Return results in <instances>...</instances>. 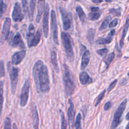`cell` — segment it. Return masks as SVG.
Segmentation results:
<instances>
[{
	"label": "cell",
	"mask_w": 129,
	"mask_h": 129,
	"mask_svg": "<svg viewBox=\"0 0 129 129\" xmlns=\"http://www.w3.org/2000/svg\"><path fill=\"white\" fill-rule=\"evenodd\" d=\"M32 75L37 92L46 93L49 90L50 81L47 66L41 60L36 61L33 66Z\"/></svg>",
	"instance_id": "6da1fadb"
},
{
	"label": "cell",
	"mask_w": 129,
	"mask_h": 129,
	"mask_svg": "<svg viewBox=\"0 0 129 129\" xmlns=\"http://www.w3.org/2000/svg\"><path fill=\"white\" fill-rule=\"evenodd\" d=\"M63 82L66 93L68 96L72 95L75 89V85L73 76L70 71L69 68L66 64L62 66Z\"/></svg>",
	"instance_id": "7a4b0ae2"
},
{
	"label": "cell",
	"mask_w": 129,
	"mask_h": 129,
	"mask_svg": "<svg viewBox=\"0 0 129 129\" xmlns=\"http://www.w3.org/2000/svg\"><path fill=\"white\" fill-rule=\"evenodd\" d=\"M61 38L62 44L65 49L67 57L70 62H72L74 61L75 58V54L73 50L74 41L70 35L67 32H62L61 34Z\"/></svg>",
	"instance_id": "3957f363"
},
{
	"label": "cell",
	"mask_w": 129,
	"mask_h": 129,
	"mask_svg": "<svg viewBox=\"0 0 129 129\" xmlns=\"http://www.w3.org/2000/svg\"><path fill=\"white\" fill-rule=\"evenodd\" d=\"M12 64L10 61L8 62V71L9 72V75L10 77L11 81V92L12 94H15L17 83L18 80V72L19 69L18 68H16L12 65Z\"/></svg>",
	"instance_id": "277c9868"
},
{
	"label": "cell",
	"mask_w": 129,
	"mask_h": 129,
	"mask_svg": "<svg viewBox=\"0 0 129 129\" xmlns=\"http://www.w3.org/2000/svg\"><path fill=\"white\" fill-rule=\"evenodd\" d=\"M127 103V99H125L118 106L117 108L116 109L114 115H113V119L111 123V129H114L116 128L120 122V118L122 113H123L126 104Z\"/></svg>",
	"instance_id": "5b68a950"
},
{
	"label": "cell",
	"mask_w": 129,
	"mask_h": 129,
	"mask_svg": "<svg viewBox=\"0 0 129 129\" xmlns=\"http://www.w3.org/2000/svg\"><path fill=\"white\" fill-rule=\"evenodd\" d=\"M59 10L61 14L62 27L64 30H68L69 29L72 24V16L70 12H67L61 6L59 7Z\"/></svg>",
	"instance_id": "8992f818"
},
{
	"label": "cell",
	"mask_w": 129,
	"mask_h": 129,
	"mask_svg": "<svg viewBox=\"0 0 129 129\" xmlns=\"http://www.w3.org/2000/svg\"><path fill=\"white\" fill-rule=\"evenodd\" d=\"M9 44L13 47H19L21 48H25V43L19 32H16L15 35L11 33L9 39Z\"/></svg>",
	"instance_id": "52a82bcc"
},
{
	"label": "cell",
	"mask_w": 129,
	"mask_h": 129,
	"mask_svg": "<svg viewBox=\"0 0 129 129\" xmlns=\"http://www.w3.org/2000/svg\"><path fill=\"white\" fill-rule=\"evenodd\" d=\"M30 89V84L28 80H26L23 86L20 95V106H25L28 101Z\"/></svg>",
	"instance_id": "ba28073f"
},
{
	"label": "cell",
	"mask_w": 129,
	"mask_h": 129,
	"mask_svg": "<svg viewBox=\"0 0 129 129\" xmlns=\"http://www.w3.org/2000/svg\"><path fill=\"white\" fill-rule=\"evenodd\" d=\"M51 25L52 31V37L54 42L58 45V31H57V21L56 14L54 10H51Z\"/></svg>",
	"instance_id": "9c48e42d"
},
{
	"label": "cell",
	"mask_w": 129,
	"mask_h": 129,
	"mask_svg": "<svg viewBox=\"0 0 129 129\" xmlns=\"http://www.w3.org/2000/svg\"><path fill=\"white\" fill-rule=\"evenodd\" d=\"M11 20L9 17H7L5 19V20L4 22L3 29L1 33V44H3L6 40L9 37V33L10 30Z\"/></svg>",
	"instance_id": "30bf717a"
},
{
	"label": "cell",
	"mask_w": 129,
	"mask_h": 129,
	"mask_svg": "<svg viewBox=\"0 0 129 129\" xmlns=\"http://www.w3.org/2000/svg\"><path fill=\"white\" fill-rule=\"evenodd\" d=\"M12 18L15 22H21L24 18L22 13L20 4L19 2H15L12 12Z\"/></svg>",
	"instance_id": "8fae6325"
},
{
	"label": "cell",
	"mask_w": 129,
	"mask_h": 129,
	"mask_svg": "<svg viewBox=\"0 0 129 129\" xmlns=\"http://www.w3.org/2000/svg\"><path fill=\"white\" fill-rule=\"evenodd\" d=\"M49 7L48 3L46 4L45 8L44 13L43 19V30L44 35L45 38H47L48 35V18H49Z\"/></svg>",
	"instance_id": "7c38bea8"
},
{
	"label": "cell",
	"mask_w": 129,
	"mask_h": 129,
	"mask_svg": "<svg viewBox=\"0 0 129 129\" xmlns=\"http://www.w3.org/2000/svg\"><path fill=\"white\" fill-rule=\"evenodd\" d=\"M32 123L34 129H39V117L36 105H32L31 107Z\"/></svg>",
	"instance_id": "4fadbf2b"
},
{
	"label": "cell",
	"mask_w": 129,
	"mask_h": 129,
	"mask_svg": "<svg viewBox=\"0 0 129 129\" xmlns=\"http://www.w3.org/2000/svg\"><path fill=\"white\" fill-rule=\"evenodd\" d=\"M25 55L26 51L25 50H22L16 52L12 56V63L15 65L19 64L23 60Z\"/></svg>",
	"instance_id": "5bb4252c"
},
{
	"label": "cell",
	"mask_w": 129,
	"mask_h": 129,
	"mask_svg": "<svg viewBox=\"0 0 129 129\" xmlns=\"http://www.w3.org/2000/svg\"><path fill=\"white\" fill-rule=\"evenodd\" d=\"M115 34V30L112 29L108 33L105 38H99L96 41V43L98 44H106L111 42L113 36Z\"/></svg>",
	"instance_id": "9a60e30c"
},
{
	"label": "cell",
	"mask_w": 129,
	"mask_h": 129,
	"mask_svg": "<svg viewBox=\"0 0 129 129\" xmlns=\"http://www.w3.org/2000/svg\"><path fill=\"white\" fill-rule=\"evenodd\" d=\"M35 27L33 24L30 23L28 26V31L26 33V39L28 46L30 44L32 41L35 36Z\"/></svg>",
	"instance_id": "2e32d148"
},
{
	"label": "cell",
	"mask_w": 129,
	"mask_h": 129,
	"mask_svg": "<svg viewBox=\"0 0 129 129\" xmlns=\"http://www.w3.org/2000/svg\"><path fill=\"white\" fill-rule=\"evenodd\" d=\"M69 103L70 104L68 109V116L69 118V121L71 125H73L74 121L75 111L74 106L73 102L71 99H69Z\"/></svg>",
	"instance_id": "e0dca14e"
},
{
	"label": "cell",
	"mask_w": 129,
	"mask_h": 129,
	"mask_svg": "<svg viewBox=\"0 0 129 129\" xmlns=\"http://www.w3.org/2000/svg\"><path fill=\"white\" fill-rule=\"evenodd\" d=\"M45 1H38L37 4V14L36 18V22L39 23L42 14L44 10Z\"/></svg>",
	"instance_id": "ac0fdd59"
},
{
	"label": "cell",
	"mask_w": 129,
	"mask_h": 129,
	"mask_svg": "<svg viewBox=\"0 0 129 129\" xmlns=\"http://www.w3.org/2000/svg\"><path fill=\"white\" fill-rule=\"evenodd\" d=\"M90 53L88 50H86L84 52V53L82 57L81 65V70H84L87 67L90 59Z\"/></svg>",
	"instance_id": "d6986e66"
},
{
	"label": "cell",
	"mask_w": 129,
	"mask_h": 129,
	"mask_svg": "<svg viewBox=\"0 0 129 129\" xmlns=\"http://www.w3.org/2000/svg\"><path fill=\"white\" fill-rule=\"evenodd\" d=\"M128 27H129V14L126 17V21H125V24L123 26V30H122V31L121 37V39H120V42H119L120 46H121V47H122L123 46L124 39V38H125V35L126 34V32L127 31Z\"/></svg>",
	"instance_id": "ffe728a7"
},
{
	"label": "cell",
	"mask_w": 129,
	"mask_h": 129,
	"mask_svg": "<svg viewBox=\"0 0 129 129\" xmlns=\"http://www.w3.org/2000/svg\"><path fill=\"white\" fill-rule=\"evenodd\" d=\"M79 80L82 85H86L92 82L88 74L86 72H82L79 74Z\"/></svg>",
	"instance_id": "44dd1931"
},
{
	"label": "cell",
	"mask_w": 129,
	"mask_h": 129,
	"mask_svg": "<svg viewBox=\"0 0 129 129\" xmlns=\"http://www.w3.org/2000/svg\"><path fill=\"white\" fill-rule=\"evenodd\" d=\"M42 36V30L40 29H39L36 31V33L35 34V36L33 40L31 42L30 44L28 46L29 47H32L33 46H35L38 45L39 43L41 38Z\"/></svg>",
	"instance_id": "7402d4cb"
},
{
	"label": "cell",
	"mask_w": 129,
	"mask_h": 129,
	"mask_svg": "<svg viewBox=\"0 0 129 129\" xmlns=\"http://www.w3.org/2000/svg\"><path fill=\"white\" fill-rule=\"evenodd\" d=\"M50 58L52 64L55 71V72L58 73L59 72V68L57 62V55L55 51L52 50L50 52Z\"/></svg>",
	"instance_id": "603a6c76"
},
{
	"label": "cell",
	"mask_w": 129,
	"mask_h": 129,
	"mask_svg": "<svg viewBox=\"0 0 129 129\" xmlns=\"http://www.w3.org/2000/svg\"><path fill=\"white\" fill-rule=\"evenodd\" d=\"M76 11L77 12L78 15L79 16L80 21L83 23H86L87 20V17L82 7L80 6H77L76 7Z\"/></svg>",
	"instance_id": "cb8c5ba5"
},
{
	"label": "cell",
	"mask_w": 129,
	"mask_h": 129,
	"mask_svg": "<svg viewBox=\"0 0 129 129\" xmlns=\"http://www.w3.org/2000/svg\"><path fill=\"white\" fill-rule=\"evenodd\" d=\"M35 3H36L35 1L31 0L30 1V9H29V12L28 13V15H29V20L30 21H32L33 19V14H34V12L35 7Z\"/></svg>",
	"instance_id": "d4e9b609"
},
{
	"label": "cell",
	"mask_w": 129,
	"mask_h": 129,
	"mask_svg": "<svg viewBox=\"0 0 129 129\" xmlns=\"http://www.w3.org/2000/svg\"><path fill=\"white\" fill-rule=\"evenodd\" d=\"M60 120H61V129H67V122L64 113L61 110H59Z\"/></svg>",
	"instance_id": "484cf974"
},
{
	"label": "cell",
	"mask_w": 129,
	"mask_h": 129,
	"mask_svg": "<svg viewBox=\"0 0 129 129\" xmlns=\"http://www.w3.org/2000/svg\"><path fill=\"white\" fill-rule=\"evenodd\" d=\"M94 36H95V30L92 28H91L89 30H88L87 34V38L91 44H92L93 42Z\"/></svg>",
	"instance_id": "4316f807"
},
{
	"label": "cell",
	"mask_w": 129,
	"mask_h": 129,
	"mask_svg": "<svg viewBox=\"0 0 129 129\" xmlns=\"http://www.w3.org/2000/svg\"><path fill=\"white\" fill-rule=\"evenodd\" d=\"M114 57H115L114 53L111 52V53H109L107 56V57L104 59V62H105V63L106 65V68H107L108 67V66H109L110 63L112 62V61L114 59Z\"/></svg>",
	"instance_id": "83f0119b"
},
{
	"label": "cell",
	"mask_w": 129,
	"mask_h": 129,
	"mask_svg": "<svg viewBox=\"0 0 129 129\" xmlns=\"http://www.w3.org/2000/svg\"><path fill=\"white\" fill-rule=\"evenodd\" d=\"M111 16H110V15L107 16L104 19V20H103V22L102 23L101 26H100V27L99 28V30H104V29H106V27L108 26V24L109 21L111 20Z\"/></svg>",
	"instance_id": "f1b7e54d"
},
{
	"label": "cell",
	"mask_w": 129,
	"mask_h": 129,
	"mask_svg": "<svg viewBox=\"0 0 129 129\" xmlns=\"http://www.w3.org/2000/svg\"><path fill=\"white\" fill-rule=\"evenodd\" d=\"M74 126H75V129H82L81 114L80 113H79L77 116Z\"/></svg>",
	"instance_id": "f546056e"
},
{
	"label": "cell",
	"mask_w": 129,
	"mask_h": 129,
	"mask_svg": "<svg viewBox=\"0 0 129 129\" xmlns=\"http://www.w3.org/2000/svg\"><path fill=\"white\" fill-rule=\"evenodd\" d=\"M101 12H91L89 14V19L92 21H94L98 19L100 17Z\"/></svg>",
	"instance_id": "4dcf8cb0"
},
{
	"label": "cell",
	"mask_w": 129,
	"mask_h": 129,
	"mask_svg": "<svg viewBox=\"0 0 129 129\" xmlns=\"http://www.w3.org/2000/svg\"><path fill=\"white\" fill-rule=\"evenodd\" d=\"M4 129H11V119L9 117H7L5 119Z\"/></svg>",
	"instance_id": "1f68e13d"
},
{
	"label": "cell",
	"mask_w": 129,
	"mask_h": 129,
	"mask_svg": "<svg viewBox=\"0 0 129 129\" xmlns=\"http://www.w3.org/2000/svg\"><path fill=\"white\" fill-rule=\"evenodd\" d=\"M105 93V90H104L103 91H102L100 94L98 96L97 98L96 99V100L95 101V106H96L100 102V101L102 100V99L103 98L104 95Z\"/></svg>",
	"instance_id": "d6a6232c"
},
{
	"label": "cell",
	"mask_w": 129,
	"mask_h": 129,
	"mask_svg": "<svg viewBox=\"0 0 129 129\" xmlns=\"http://www.w3.org/2000/svg\"><path fill=\"white\" fill-rule=\"evenodd\" d=\"M108 51V50L106 48H102V49H98L96 51L97 53L99 55H100L102 56H105L106 55V54L107 53Z\"/></svg>",
	"instance_id": "836d02e7"
},
{
	"label": "cell",
	"mask_w": 129,
	"mask_h": 129,
	"mask_svg": "<svg viewBox=\"0 0 129 129\" xmlns=\"http://www.w3.org/2000/svg\"><path fill=\"white\" fill-rule=\"evenodd\" d=\"M3 83L2 81H1V112L2 113V107H3Z\"/></svg>",
	"instance_id": "e575fe53"
},
{
	"label": "cell",
	"mask_w": 129,
	"mask_h": 129,
	"mask_svg": "<svg viewBox=\"0 0 129 129\" xmlns=\"http://www.w3.org/2000/svg\"><path fill=\"white\" fill-rule=\"evenodd\" d=\"M120 11L121 9L120 8H118V9H111L109 10V12L110 13L113 14L114 15H116L117 16H119L120 15Z\"/></svg>",
	"instance_id": "d590c367"
},
{
	"label": "cell",
	"mask_w": 129,
	"mask_h": 129,
	"mask_svg": "<svg viewBox=\"0 0 129 129\" xmlns=\"http://www.w3.org/2000/svg\"><path fill=\"white\" fill-rule=\"evenodd\" d=\"M22 6L23 8V11L24 12L25 14H26L28 13V2L27 1H22Z\"/></svg>",
	"instance_id": "8d00e7d4"
},
{
	"label": "cell",
	"mask_w": 129,
	"mask_h": 129,
	"mask_svg": "<svg viewBox=\"0 0 129 129\" xmlns=\"http://www.w3.org/2000/svg\"><path fill=\"white\" fill-rule=\"evenodd\" d=\"M0 76L1 77H4L5 75V68H4V62L3 60H1L0 62Z\"/></svg>",
	"instance_id": "74e56055"
},
{
	"label": "cell",
	"mask_w": 129,
	"mask_h": 129,
	"mask_svg": "<svg viewBox=\"0 0 129 129\" xmlns=\"http://www.w3.org/2000/svg\"><path fill=\"white\" fill-rule=\"evenodd\" d=\"M6 6L3 1H1V17H2L3 13L5 11Z\"/></svg>",
	"instance_id": "f35d334b"
},
{
	"label": "cell",
	"mask_w": 129,
	"mask_h": 129,
	"mask_svg": "<svg viewBox=\"0 0 129 129\" xmlns=\"http://www.w3.org/2000/svg\"><path fill=\"white\" fill-rule=\"evenodd\" d=\"M118 24V19L117 18L114 19L109 24V28H113L116 26Z\"/></svg>",
	"instance_id": "ab89813d"
},
{
	"label": "cell",
	"mask_w": 129,
	"mask_h": 129,
	"mask_svg": "<svg viewBox=\"0 0 129 129\" xmlns=\"http://www.w3.org/2000/svg\"><path fill=\"white\" fill-rule=\"evenodd\" d=\"M117 80L116 79V80H115L114 81H113L110 84V85H109V86L108 87V89H107V92H109L110 90H111L115 87V85H116V83H117Z\"/></svg>",
	"instance_id": "60d3db41"
},
{
	"label": "cell",
	"mask_w": 129,
	"mask_h": 129,
	"mask_svg": "<svg viewBox=\"0 0 129 129\" xmlns=\"http://www.w3.org/2000/svg\"><path fill=\"white\" fill-rule=\"evenodd\" d=\"M111 105H112V103H111V102L110 101L107 102L104 104V110H105V111L108 110L111 107Z\"/></svg>",
	"instance_id": "b9f144b4"
},
{
	"label": "cell",
	"mask_w": 129,
	"mask_h": 129,
	"mask_svg": "<svg viewBox=\"0 0 129 129\" xmlns=\"http://www.w3.org/2000/svg\"><path fill=\"white\" fill-rule=\"evenodd\" d=\"M127 80L126 78H123L120 80L119 84L120 85H124L127 83Z\"/></svg>",
	"instance_id": "7bdbcfd3"
},
{
	"label": "cell",
	"mask_w": 129,
	"mask_h": 129,
	"mask_svg": "<svg viewBox=\"0 0 129 129\" xmlns=\"http://www.w3.org/2000/svg\"><path fill=\"white\" fill-rule=\"evenodd\" d=\"M91 10L92 12H98V11L99 10V8L98 7H93L91 8Z\"/></svg>",
	"instance_id": "ee69618b"
},
{
	"label": "cell",
	"mask_w": 129,
	"mask_h": 129,
	"mask_svg": "<svg viewBox=\"0 0 129 129\" xmlns=\"http://www.w3.org/2000/svg\"><path fill=\"white\" fill-rule=\"evenodd\" d=\"M80 52L82 53L83 52V51H84V50H85V49H86V46L83 45L82 44H80Z\"/></svg>",
	"instance_id": "f6af8a7d"
},
{
	"label": "cell",
	"mask_w": 129,
	"mask_h": 129,
	"mask_svg": "<svg viewBox=\"0 0 129 129\" xmlns=\"http://www.w3.org/2000/svg\"><path fill=\"white\" fill-rule=\"evenodd\" d=\"M92 2L94 3H100L103 2V1L102 0H100V1H92Z\"/></svg>",
	"instance_id": "bcb514c9"
},
{
	"label": "cell",
	"mask_w": 129,
	"mask_h": 129,
	"mask_svg": "<svg viewBox=\"0 0 129 129\" xmlns=\"http://www.w3.org/2000/svg\"><path fill=\"white\" fill-rule=\"evenodd\" d=\"M13 129H18V127L15 123H14L13 124Z\"/></svg>",
	"instance_id": "7dc6e473"
},
{
	"label": "cell",
	"mask_w": 129,
	"mask_h": 129,
	"mask_svg": "<svg viewBox=\"0 0 129 129\" xmlns=\"http://www.w3.org/2000/svg\"><path fill=\"white\" fill-rule=\"evenodd\" d=\"M125 118L127 120H129V112L126 114V115L125 116Z\"/></svg>",
	"instance_id": "c3c4849f"
},
{
	"label": "cell",
	"mask_w": 129,
	"mask_h": 129,
	"mask_svg": "<svg viewBox=\"0 0 129 129\" xmlns=\"http://www.w3.org/2000/svg\"><path fill=\"white\" fill-rule=\"evenodd\" d=\"M125 129H129V122L127 124V125H126V126L125 127Z\"/></svg>",
	"instance_id": "681fc988"
},
{
	"label": "cell",
	"mask_w": 129,
	"mask_h": 129,
	"mask_svg": "<svg viewBox=\"0 0 129 129\" xmlns=\"http://www.w3.org/2000/svg\"><path fill=\"white\" fill-rule=\"evenodd\" d=\"M106 2H111V1H105Z\"/></svg>",
	"instance_id": "f907efd6"
},
{
	"label": "cell",
	"mask_w": 129,
	"mask_h": 129,
	"mask_svg": "<svg viewBox=\"0 0 129 129\" xmlns=\"http://www.w3.org/2000/svg\"><path fill=\"white\" fill-rule=\"evenodd\" d=\"M127 75H128V76H129V72H128V74H127Z\"/></svg>",
	"instance_id": "816d5d0a"
},
{
	"label": "cell",
	"mask_w": 129,
	"mask_h": 129,
	"mask_svg": "<svg viewBox=\"0 0 129 129\" xmlns=\"http://www.w3.org/2000/svg\"><path fill=\"white\" fill-rule=\"evenodd\" d=\"M128 40H129V36H128Z\"/></svg>",
	"instance_id": "f5cc1de1"
},
{
	"label": "cell",
	"mask_w": 129,
	"mask_h": 129,
	"mask_svg": "<svg viewBox=\"0 0 129 129\" xmlns=\"http://www.w3.org/2000/svg\"><path fill=\"white\" fill-rule=\"evenodd\" d=\"M118 129H121V128H118Z\"/></svg>",
	"instance_id": "db71d44e"
}]
</instances>
